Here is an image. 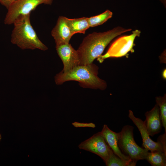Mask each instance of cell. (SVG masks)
Returning <instances> with one entry per match:
<instances>
[{
    "mask_svg": "<svg viewBox=\"0 0 166 166\" xmlns=\"http://www.w3.org/2000/svg\"><path fill=\"white\" fill-rule=\"evenodd\" d=\"M131 30L117 26L106 32H94L89 34L84 38L77 50L80 65L93 63L95 59L101 55L106 47L113 39Z\"/></svg>",
    "mask_w": 166,
    "mask_h": 166,
    "instance_id": "6da1fadb",
    "label": "cell"
},
{
    "mask_svg": "<svg viewBox=\"0 0 166 166\" xmlns=\"http://www.w3.org/2000/svg\"><path fill=\"white\" fill-rule=\"evenodd\" d=\"M98 67L93 63L79 65L66 72L61 71L54 77L55 83L61 85L65 82L74 81L79 82L84 88L105 89L106 82L98 76Z\"/></svg>",
    "mask_w": 166,
    "mask_h": 166,
    "instance_id": "7a4b0ae2",
    "label": "cell"
},
{
    "mask_svg": "<svg viewBox=\"0 0 166 166\" xmlns=\"http://www.w3.org/2000/svg\"><path fill=\"white\" fill-rule=\"evenodd\" d=\"M30 14L18 17L13 24L11 42L22 50L38 49L46 51L48 48L40 40L30 21Z\"/></svg>",
    "mask_w": 166,
    "mask_h": 166,
    "instance_id": "3957f363",
    "label": "cell"
},
{
    "mask_svg": "<svg viewBox=\"0 0 166 166\" xmlns=\"http://www.w3.org/2000/svg\"><path fill=\"white\" fill-rule=\"evenodd\" d=\"M134 127L124 125L118 132L117 143L122 152L132 160L137 162L145 160L148 151L138 146L135 141L133 135Z\"/></svg>",
    "mask_w": 166,
    "mask_h": 166,
    "instance_id": "277c9868",
    "label": "cell"
},
{
    "mask_svg": "<svg viewBox=\"0 0 166 166\" xmlns=\"http://www.w3.org/2000/svg\"><path fill=\"white\" fill-rule=\"evenodd\" d=\"M54 0H17L8 8L4 20L6 25L13 24L15 20L21 15L31 14L39 5H51Z\"/></svg>",
    "mask_w": 166,
    "mask_h": 166,
    "instance_id": "5b68a950",
    "label": "cell"
},
{
    "mask_svg": "<svg viewBox=\"0 0 166 166\" xmlns=\"http://www.w3.org/2000/svg\"><path fill=\"white\" fill-rule=\"evenodd\" d=\"M141 32L135 30L131 34L122 36L117 39L111 45L107 51L97 58L101 63L109 57H119L125 56L130 51L133 52L134 42L136 37L140 36Z\"/></svg>",
    "mask_w": 166,
    "mask_h": 166,
    "instance_id": "8992f818",
    "label": "cell"
},
{
    "mask_svg": "<svg viewBox=\"0 0 166 166\" xmlns=\"http://www.w3.org/2000/svg\"><path fill=\"white\" fill-rule=\"evenodd\" d=\"M78 147L80 149L97 155L101 158L105 162L111 149L100 132L94 134L89 139L81 142Z\"/></svg>",
    "mask_w": 166,
    "mask_h": 166,
    "instance_id": "52a82bcc",
    "label": "cell"
},
{
    "mask_svg": "<svg viewBox=\"0 0 166 166\" xmlns=\"http://www.w3.org/2000/svg\"><path fill=\"white\" fill-rule=\"evenodd\" d=\"M58 55L62 61L63 69L62 71H68L80 65V60L77 50L69 43L56 46Z\"/></svg>",
    "mask_w": 166,
    "mask_h": 166,
    "instance_id": "ba28073f",
    "label": "cell"
},
{
    "mask_svg": "<svg viewBox=\"0 0 166 166\" xmlns=\"http://www.w3.org/2000/svg\"><path fill=\"white\" fill-rule=\"evenodd\" d=\"M128 117L137 127L141 134L142 139V145L144 148L149 151H161L166 153V149L163 147L159 142H155L151 139L144 121L135 117L131 110H129Z\"/></svg>",
    "mask_w": 166,
    "mask_h": 166,
    "instance_id": "9c48e42d",
    "label": "cell"
},
{
    "mask_svg": "<svg viewBox=\"0 0 166 166\" xmlns=\"http://www.w3.org/2000/svg\"><path fill=\"white\" fill-rule=\"evenodd\" d=\"M66 18L59 16L56 25L51 31V35L55 40L56 46L69 43L73 35L68 24Z\"/></svg>",
    "mask_w": 166,
    "mask_h": 166,
    "instance_id": "30bf717a",
    "label": "cell"
},
{
    "mask_svg": "<svg viewBox=\"0 0 166 166\" xmlns=\"http://www.w3.org/2000/svg\"><path fill=\"white\" fill-rule=\"evenodd\" d=\"M145 116L146 119L144 122L149 135L153 136L160 133L162 126L158 105L156 104L150 110L145 113Z\"/></svg>",
    "mask_w": 166,
    "mask_h": 166,
    "instance_id": "8fae6325",
    "label": "cell"
},
{
    "mask_svg": "<svg viewBox=\"0 0 166 166\" xmlns=\"http://www.w3.org/2000/svg\"><path fill=\"white\" fill-rule=\"evenodd\" d=\"M107 144L115 154L123 160L136 166V162L132 160L129 157L123 154L118 145V132L111 130L106 124H104L100 132Z\"/></svg>",
    "mask_w": 166,
    "mask_h": 166,
    "instance_id": "7c38bea8",
    "label": "cell"
},
{
    "mask_svg": "<svg viewBox=\"0 0 166 166\" xmlns=\"http://www.w3.org/2000/svg\"><path fill=\"white\" fill-rule=\"evenodd\" d=\"M68 24L73 35L77 33L85 34L90 26L88 18L70 19L66 18Z\"/></svg>",
    "mask_w": 166,
    "mask_h": 166,
    "instance_id": "4fadbf2b",
    "label": "cell"
},
{
    "mask_svg": "<svg viewBox=\"0 0 166 166\" xmlns=\"http://www.w3.org/2000/svg\"><path fill=\"white\" fill-rule=\"evenodd\" d=\"M145 160L152 166H166V153L161 151H148Z\"/></svg>",
    "mask_w": 166,
    "mask_h": 166,
    "instance_id": "5bb4252c",
    "label": "cell"
},
{
    "mask_svg": "<svg viewBox=\"0 0 166 166\" xmlns=\"http://www.w3.org/2000/svg\"><path fill=\"white\" fill-rule=\"evenodd\" d=\"M112 15V12L107 10L99 15L88 18L90 27H94L102 24L111 18Z\"/></svg>",
    "mask_w": 166,
    "mask_h": 166,
    "instance_id": "9a60e30c",
    "label": "cell"
},
{
    "mask_svg": "<svg viewBox=\"0 0 166 166\" xmlns=\"http://www.w3.org/2000/svg\"><path fill=\"white\" fill-rule=\"evenodd\" d=\"M156 101L158 105L160 111L162 126L166 132V95L158 96L156 97Z\"/></svg>",
    "mask_w": 166,
    "mask_h": 166,
    "instance_id": "2e32d148",
    "label": "cell"
},
{
    "mask_svg": "<svg viewBox=\"0 0 166 166\" xmlns=\"http://www.w3.org/2000/svg\"><path fill=\"white\" fill-rule=\"evenodd\" d=\"M105 163L107 166H133L132 164L124 161L118 157L111 149Z\"/></svg>",
    "mask_w": 166,
    "mask_h": 166,
    "instance_id": "e0dca14e",
    "label": "cell"
},
{
    "mask_svg": "<svg viewBox=\"0 0 166 166\" xmlns=\"http://www.w3.org/2000/svg\"><path fill=\"white\" fill-rule=\"evenodd\" d=\"M72 124L76 128L88 127L94 128L96 127L95 124L92 123H82L74 122L72 123Z\"/></svg>",
    "mask_w": 166,
    "mask_h": 166,
    "instance_id": "ac0fdd59",
    "label": "cell"
},
{
    "mask_svg": "<svg viewBox=\"0 0 166 166\" xmlns=\"http://www.w3.org/2000/svg\"><path fill=\"white\" fill-rule=\"evenodd\" d=\"M17 0H0V3L7 9L9 6Z\"/></svg>",
    "mask_w": 166,
    "mask_h": 166,
    "instance_id": "d6986e66",
    "label": "cell"
},
{
    "mask_svg": "<svg viewBox=\"0 0 166 166\" xmlns=\"http://www.w3.org/2000/svg\"><path fill=\"white\" fill-rule=\"evenodd\" d=\"M166 69H164L162 72V77L164 79H166Z\"/></svg>",
    "mask_w": 166,
    "mask_h": 166,
    "instance_id": "ffe728a7",
    "label": "cell"
},
{
    "mask_svg": "<svg viewBox=\"0 0 166 166\" xmlns=\"http://www.w3.org/2000/svg\"><path fill=\"white\" fill-rule=\"evenodd\" d=\"M1 139H2V136H1V135L0 133V142L1 140Z\"/></svg>",
    "mask_w": 166,
    "mask_h": 166,
    "instance_id": "44dd1931",
    "label": "cell"
}]
</instances>
